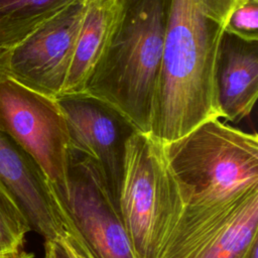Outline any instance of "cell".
I'll return each instance as SVG.
<instances>
[{
  "instance_id": "cell-8",
  "label": "cell",
  "mask_w": 258,
  "mask_h": 258,
  "mask_svg": "<svg viewBox=\"0 0 258 258\" xmlns=\"http://www.w3.org/2000/svg\"><path fill=\"white\" fill-rule=\"evenodd\" d=\"M55 99L67 121L71 148L96 164L119 209L126 143L138 130L113 106L90 94H63Z\"/></svg>"
},
{
  "instance_id": "cell-19",
  "label": "cell",
  "mask_w": 258,
  "mask_h": 258,
  "mask_svg": "<svg viewBox=\"0 0 258 258\" xmlns=\"http://www.w3.org/2000/svg\"><path fill=\"white\" fill-rule=\"evenodd\" d=\"M72 251V250H71ZM73 252V251H72ZM73 254L75 255V257L76 258H93L92 256H91V254H87V255H76L74 252H73Z\"/></svg>"
},
{
  "instance_id": "cell-15",
  "label": "cell",
  "mask_w": 258,
  "mask_h": 258,
  "mask_svg": "<svg viewBox=\"0 0 258 258\" xmlns=\"http://www.w3.org/2000/svg\"><path fill=\"white\" fill-rule=\"evenodd\" d=\"M225 30L245 39L258 40V0H241L231 12Z\"/></svg>"
},
{
  "instance_id": "cell-9",
  "label": "cell",
  "mask_w": 258,
  "mask_h": 258,
  "mask_svg": "<svg viewBox=\"0 0 258 258\" xmlns=\"http://www.w3.org/2000/svg\"><path fill=\"white\" fill-rule=\"evenodd\" d=\"M0 185L44 241L70 243L73 236L44 173L10 136L0 130Z\"/></svg>"
},
{
  "instance_id": "cell-4",
  "label": "cell",
  "mask_w": 258,
  "mask_h": 258,
  "mask_svg": "<svg viewBox=\"0 0 258 258\" xmlns=\"http://www.w3.org/2000/svg\"><path fill=\"white\" fill-rule=\"evenodd\" d=\"M163 143L135 131L126 143L119 210L135 258H161L183 210Z\"/></svg>"
},
{
  "instance_id": "cell-13",
  "label": "cell",
  "mask_w": 258,
  "mask_h": 258,
  "mask_svg": "<svg viewBox=\"0 0 258 258\" xmlns=\"http://www.w3.org/2000/svg\"><path fill=\"white\" fill-rule=\"evenodd\" d=\"M77 0H0V52Z\"/></svg>"
},
{
  "instance_id": "cell-14",
  "label": "cell",
  "mask_w": 258,
  "mask_h": 258,
  "mask_svg": "<svg viewBox=\"0 0 258 258\" xmlns=\"http://www.w3.org/2000/svg\"><path fill=\"white\" fill-rule=\"evenodd\" d=\"M30 230L21 210L0 185V254L22 250L25 236Z\"/></svg>"
},
{
  "instance_id": "cell-10",
  "label": "cell",
  "mask_w": 258,
  "mask_h": 258,
  "mask_svg": "<svg viewBox=\"0 0 258 258\" xmlns=\"http://www.w3.org/2000/svg\"><path fill=\"white\" fill-rule=\"evenodd\" d=\"M215 93L221 118L238 123L258 97V40L224 31L216 64Z\"/></svg>"
},
{
  "instance_id": "cell-17",
  "label": "cell",
  "mask_w": 258,
  "mask_h": 258,
  "mask_svg": "<svg viewBox=\"0 0 258 258\" xmlns=\"http://www.w3.org/2000/svg\"><path fill=\"white\" fill-rule=\"evenodd\" d=\"M32 253H27L23 249L17 252L7 253V254H0V258H33Z\"/></svg>"
},
{
  "instance_id": "cell-1",
  "label": "cell",
  "mask_w": 258,
  "mask_h": 258,
  "mask_svg": "<svg viewBox=\"0 0 258 258\" xmlns=\"http://www.w3.org/2000/svg\"><path fill=\"white\" fill-rule=\"evenodd\" d=\"M241 0H170L150 130L161 143L221 118L215 64L227 21Z\"/></svg>"
},
{
  "instance_id": "cell-7",
  "label": "cell",
  "mask_w": 258,
  "mask_h": 258,
  "mask_svg": "<svg viewBox=\"0 0 258 258\" xmlns=\"http://www.w3.org/2000/svg\"><path fill=\"white\" fill-rule=\"evenodd\" d=\"M87 0H77L13 47L0 52V73L45 96L63 90Z\"/></svg>"
},
{
  "instance_id": "cell-6",
  "label": "cell",
  "mask_w": 258,
  "mask_h": 258,
  "mask_svg": "<svg viewBox=\"0 0 258 258\" xmlns=\"http://www.w3.org/2000/svg\"><path fill=\"white\" fill-rule=\"evenodd\" d=\"M0 130L33 158L50 185L64 183L71 143L56 99L0 73Z\"/></svg>"
},
{
  "instance_id": "cell-18",
  "label": "cell",
  "mask_w": 258,
  "mask_h": 258,
  "mask_svg": "<svg viewBox=\"0 0 258 258\" xmlns=\"http://www.w3.org/2000/svg\"><path fill=\"white\" fill-rule=\"evenodd\" d=\"M44 258H56L54 251V241L44 242Z\"/></svg>"
},
{
  "instance_id": "cell-2",
  "label": "cell",
  "mask_w": 258,
  "mask_h": 258,
  "mask_svg": "<svg viewBox=\"0 0 258 258\" xmlns=\"http://www.w3.org/2000/svg\"><path fill=\"white\" fill-rule=\"evenodd\" d=\"M170 0H118L104 49L83 93L113 106L149 133Z\"/></svg>"
},
{
  "instance_id": "cell-16",
  "label": "cell",
  "mask_w": 258,
  "mask_h": 258,
  "mask_svg": "<svg viewBox=\"0 0 258 258\" xmlns=\"http://www.w3.org/2000/svg\"><path fill=\"white\" fill-rule=\"evenodd\" d=\"M54 251L56 258H76L71 249L63 242L54 241Z\"/></svg>"
},
{
  "instance_id": "cell-5",
  "label": "cell",
  "mask_w": 258,
  "mask_h": 258,
  "mask_svg": "<svg viewBox=\"0 0 258 258\" xmlns=\"http://www.w3.org/2000/svg\"><path fill=\"white\" fill-rule=\"evenodd\" d=\"M50 188L74 239L68 247H87L93 258H135L120 211L89 157L71 148L64 183Z\"/></svg>"
},
{
  "instance_id": "cell-12",
  "label": "cell",
  "mask_w": 258,
  "mask_h": 258,
  "mask_svg": "<svg viewBox=\"0 0 258 258\" xmlns=\"http://www.w3.org/2000/svg\"><path fill=\"white\" fill-rule=\"evenodd\" d=\"M258 191L249 196L226 227L191 258H251L258 249Z\"/></svg>"
},
{
  "instance_id": "cell-11",
  "label": "cell",
  "mask_w": 258,
  "mask_h": 258,
  "mask_svg": "<svg viewBox=\"0 0 258 258\" xmlns=\"http://www.w3.org/2000/svg\"><path fill=\"white\" fill-rule=\"evenodd\" d=\"M118 0H87L60 95L83 93L110 34ZM59 95V96H60Z\"/></svg>"
},
{
  "instance_id": "cell-3",
  "label": "cell",
  "mask_w": 258,
  "mask_h": 258,
  "mask_svg": "<svg viewBox=\"0 0 258 258\" xmlns=\"http://www.w3.org/2000/svg\"><path fill=\"white\" fill-rule=\"evenodd\" d=\"M184 205L224 202L258 190V136L214 118L163 143Z\"/></svg>"
}]
</instances>
